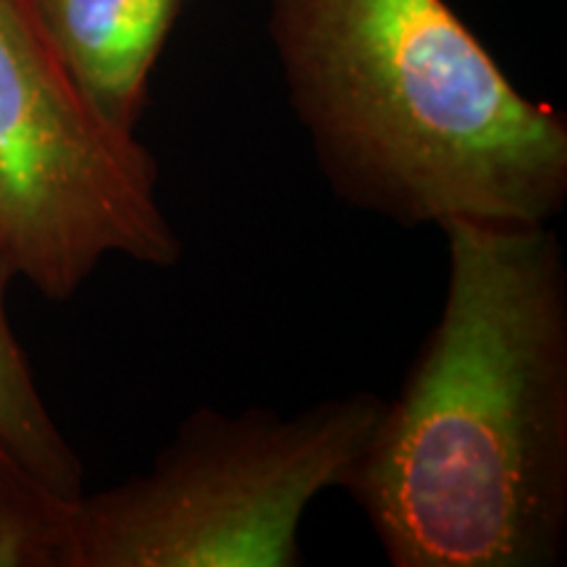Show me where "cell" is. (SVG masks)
Instances as JSON below:
<instances>
[{
    "mask_svg": "<svg viewBox=\"0 0 567 567\" xmlns=\"http://www.w3.org/2000/svg\"><path fill=\"white\" fill-rule=\"evenodd\" d=\"M442 313L342 481L394 567L567 551V268L549 224L439 226Z\"/></svg>",
    "mask_w": 567,
    "mask_h": 567,
    "instance_id": "obj_1",
    "label": "cell"
},
{
    "mask_svg": "<svg viewBox=\"0 0 567 567\" xmlns=\"http://www.w3.org/2000/svg\"><path fill=\"white\" fill-rule=\"evenodd\" d=\"M184 0H32L42 30L105 122L137 132L147 82Z\"/></svg>",
    "mask_w": 567,
    "mask_h": 567,
    "instance_id": "obj_5",
    "label": "cell"
},
{
    "mask_svg": "<svg viewBox=\"0 0 567 567\" xmlns=\"http://www.w3.org/2000/svg\"><path fill=\"white\" fill-rule=\"evenodd\" d=\"M268 34L342 203L405 229L563 213L565 113L523 95L446 0H268Z\"/></svg>",
    "mask_w": 567,
    "mask_h": 567,
    "instance_id": "obj_2",
    "label": "cell"
},
{
    "mask_svg": "<svg viewBox=\"0 0 567 567\" xmlns=\"http://www.w3.org/2000/svg\"><path fill=\"white\" fill-rule=\"evenodd\" d=\"M11 260L0 250V446L61 499H76L82 488V460L66 442L42 400L30 360L9 321Z\"/></svg>",
    "mask_w": 567,
    "mask_h": 567,
    "instance_id": "obj_6",
    "label": "cell"
},
{
    "mask_svg": "<svg viewBox=\"0 0 567 567\" xmlns=\"http://www.w3.org/2000/svg\"><path fill=\"white\" fill-rule=\"evenodd\" d=\"M69 505L0 446V567H63Z\"/></svg>",
    "mask_w": 567,
    "mask_h": 567,
    "instance_id": "obj_7",
    "label": "cell"
},
{
    "mask_svg": "<svg viewBox=\"0 0 567 567\" xmlns=\"http://www.w3.org/2000/svg\"><path fill=\"white\" fill-rule=\"evenodd\" d=\"M373 392L297 415L197 408L153 465L71 499L63 567H295L300 523L379 423Z\"/></svg>",
    "mask_w": 567,
    "mask_h": 567,
    "instance_id": "obj_3",
    "label": "cell"
},
{
    "mask_svg": "<svg viewBox=\"0 0 567 567\" xmlns=\"http://www.w3.org/2000/svg\"><path fill=\"white\" fill-rule=\"evenodd\" d=\"M0 250L55 302L111 255L155 268L182 258L153 153L97 113L32 0H0Z\"/></svg>",
    "mask_w": 567,
    "mask_h": 567,
    "instance_id": "obj_4",
    "label": "cell"
}]
</instances>
